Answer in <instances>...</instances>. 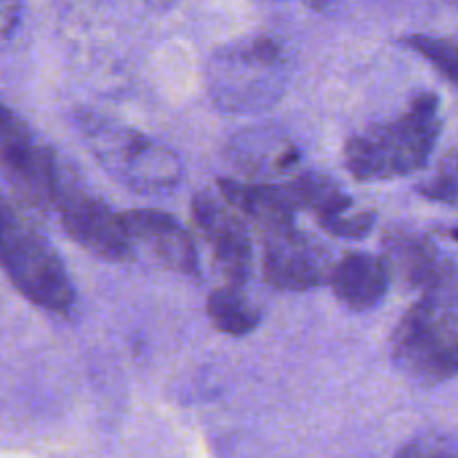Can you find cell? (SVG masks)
I'll list each match as a JSON object with an SVG mask.
<instances>
[{"label": "cell", "instance_id": "6da1fadb", "mask_svg": "<svg viewBox=\"0 0 458 458\" xmlns=\"http://www.w3.org/2000/svg\"><path fill=\"white\" fill-rule=\"evenodd\" d=\"M441 128L438 97L420 92L401 116L349 139L344 165L358 182L405 177L428 164Z\"/></svg>", "mask_w": 458, "mask_h": 458}, {"label": "cell", "instance_id": "7a4b0ae2", "mask_svg": "<svg viewBox=\"0 0 458 458\" xmlns=\"http://www.w3.org/2000/svg\"><path fill=\"white\" fill-rule=\"evenodd\" d=\"M398 369L425 385L458 376V286L423 293L392 334Z\"/></svg>", "mask_w": 458, "mask_h": 458}, {"label": "cell", "instance_id": "3957f363", "mask_svg": "<svg viewBox=\"0 0 458 458\" xmlns=\"http://www.w3.org/2000/svg\"><path fill=\"white\" fill-rule=\"evenodd\" d=\"M284 85L286 54L271 36L228 45L210 58L208 92L222 110H262L282 97Z\"/></svg>", "mask_w": 458, "mask_h": 458}, {"label": "cell", "instance_id": "277c9868", "mask_svg": "<svg viewBox=\"0 0 458 458\" xmlns=\"http://www.w3.org/2000/svg\"><path fill=\"white\" fill-rule=\"evenodd\" d=\"M0 259L18 293L45 311L67 316L74 307V286L47 240L12 208L3 206Z\"/></svg>", "mask_w": 458, "mask_h": 458}, {"label": "cell", "instance_id": "5b68a950", "mask_svg": "<svg viewBox=\"0 0 458 458\" xmlns=\"http://www.w3.org/2000/svg\"><path fill=\"white\" fill-rule=\"evenodd\" d=\"M79 128L98 164L130 191L164 192L182 182L179 157L146 134L94 114L81 116Z\"/></svg>", "mask_w": 458, "mask_h": 458}, {"label": "cell", "instance_id": "8992f818", "mask_svg": "<svg viewBox=\"0 0 458 458\" xmlns=\"http://www.w3.org/2000/svg\"><path fill=\"white\" fill-rule=\"evenodd\" d=\"M0 141L3 173L13 195L30 208H56L67 182L58 168L56 152L43 143H36L25 121L9 107H3Z\"/></svg>", "mask_w": 458, "mask_h": 458}, {"label": "cell", "instance_id": "52a82bcc", "mask_svg": "<svg viewBox=\"0 0 458 458\" xmlns=\"http://www.w3.org/2000/svg\"><path fill=\"white\" fill-rule=\"evenodd\" d=\"M56 210L63 231L81 249L106 262L121 264L132 259V240L121 215H116L106 201L85 192L79 183L67 179Z\"/></svg>", "mask_w": 458, "mask_h": 458}, {"label": "cell", "instance_id": "ba28073f", "mask_svg": "<svg viewBox=\"0 0 458 458\" xmlns=\"http://www.w3.org/2000/svg\"><path fill=\"white\" fill-rule=\"evenodd\" d=\"M192 219L201 231V237L213 250L219 271L233 286H244L253 268V246L244 222L228 208L224 199L210 192H197L192 197Z\"/></svg>", "mask_w": 458, "mask_h": 458}, {"label": "cell", "instance_id": "9c48e42d", "mask_svg": "<svg viewBox=\"0 0 458 458\" xmlns=\"http://www.w3.org/2000/svg\"><path fill=\"white\" fill-rule=\"evenodd\" d=\"M383 244L392 276L420 295L458 286L456 264L429 237L414 231H389Z\"/></svg>", "mask_w": 458, "mask_h": 458}, {"label": "cell", "instance_id": "30bf717a", "mask_svg": "<svg viewBox=\"0 0 458 458\" xmlns=\"http://www.w3.org/2000/svg\"><path fill=\"white\" fill-rule=\"evenodd\" d=\"M300 210H309L327 233L347 240H360L371 233L376 215L358 208L352 197L331 177L320 173L298 174L289 182Z\"/></svg>", "mask_w": 458, "mask_h": 458}, {"label": "cell", "instance_id": "8fae6325", "mask_svg": "<svg viewBox=\"0 0 458 458\" xmlns=\"http://www.w3.org/2000/svg\"><path fill=\"white\" fill-rule=\"evenodd\" d=\"M264 280L282 291H309L320 286L329 273L325 249L295 231L264 240Z\"/></svg>", "mask_w": 458, "mask_h": 458}, {"label": "cell", "instance_id": "7c38bea8", "mask_svg": "<svg viewBox=\"0 0 458 458\" xmlns=\"http://www.w3.org/2000/svg\"><path fill=\"white\" fill-rule=\"evenodd\" d=\"M222 199L237 213L246 215L259 237L282 235V233L295 231V213L298 201L289 182L268 183V182H237V179H219L217 182Z\"/></svg>", "mask_w": 458, "mask_h": 458}, {"label": "cell", "instance_id": "4fadbf2b", "mask_svg": "<svg viewBox=\"0 0 458 458\" xmlns=\"http://www.w3.org/2000/svg\"><path fill=\"white\" fill-rule=\"evenodd\" d=\"M121 219L130 240L146 246L157 262L182 276H197L195 242L173 215L157 208H132L121 213Z\"/></svg>", "mask_w": 458, "mask_h": 458}, {"label": "cell", "instance_id": "5bb4252c", "mask_svg": "<svg viewBox=\"0 0 458 458\" xmlns=\"http://www.w3.org/2000/svg\"><path fill=\"white\" fill-rule=\"evenodd\" d=\"M392 268L380 255L352 253L331 268L334 295L353 311L374 309L392 284Z\"/></svg>", "mask_w": 458, "mask_h": 458}, {"label": "cell", "instance_id": "9a60e30c", "mask_svg": "<svg viewBox=\"0 0 458 458\" xmlns=\"http://www.w3.org/2000/svg\"><path fill=\"white\" fill-rule=\"evenodd\" d=\"M300 159L295 143L276 130H246L231 141V164L249 177H276Z\"/></svg>", "mask_w": 458, "mask_h": 458}, {"label": "cell", "instance_id": "2e32d148", "mask_svg": "<svg viewBox=\"0 0 458 458\" xmlns=\"http://www.w3.org/2000/svg\"><path fill=\"white\" fill-rule=\"evenodd\" d=\"M206 313L215 329L233 335V338L249 335L259 325L258 307L246 298L242 286L226 284L210 291L208 300H206Z\"/></svg>", "mask_w": 458, "mask_h": 458}, {"label": "cell", "instance_id": "e0dca14e", "mask_svg": "<svg viewBox=\"0 0 458 458\" xmlns=\"http://www.w3.org/2000/svg\"><path fill=\"white\" fill-rule=\"evenodd\" d=\"M405 47L416 49L425 61L432 63L452 85L458 88V40L434 38V36L414 34L401 40Z\"/></svg>", "mask_w": 458, "mask_h": 458}, {"label": "cell", "instance_id": "ac0fdd59", "mask_svg": "<svg viewBox=\"0 0 458 458\" xmlns=\"http://www.w3.org/2000/svg\"><path fill=\"white\" fill-rule=\"evenodd\" d=\"M394 458H458V438L443 432H428L411 438Z\"/></svg>", "mask_w": 458, "mask_h": 458}, {"label": "cell", "instance_id": "d6986e66", "mask_svg": "<svg viewBox=\"0 0 458 458\" xmlns=\"http://www.w3.org/2000/svg\"><path fill=\"white\" fill-rule=\"evenodd\" d=\"M419 192L434 201H458V150L443 157L437 174L419 186Z\"/></svg>", "mask_w": 458, "mask_h": 458}, {"label": "cell", "instance_id": "ffe728a7", "mask_svg": "<svg viewBox=\"0 0 458 458\" xmlns=\"http://www.w3.org/2000/svg\"><path fill=\"white\" fill-rule=\"evenodd\" d=\"M16 13H18V4H4L3 7V34L4 36L12 34V25L16 22Z\"/></svg>", "mask_w": 458, "mask_h": 458}]
</instances>
